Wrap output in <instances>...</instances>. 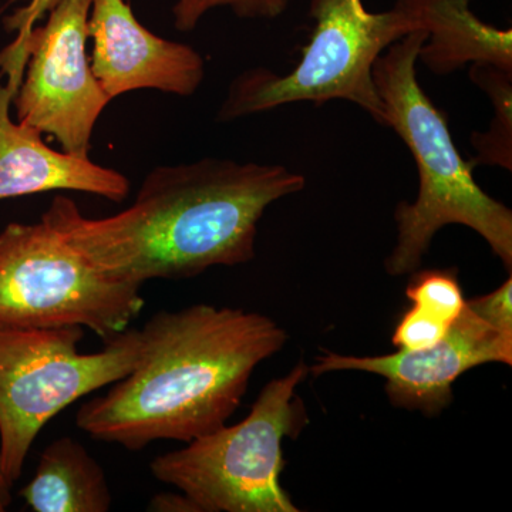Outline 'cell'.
<instances>
[{
	"instance_id": "ac0fdd59",
	"label": "cell",
	"mask_w": 512,
	"mask_h": 512,
	"mask_svg": "<svg viewBox=\"0 0 512 512\" xmlns=\"http://www.w3.org/2000/svg\"><path fill=\"white\" fill-rule=\"evenodd\" d=\"M56 2L57 0H30L28 6L16 10L6 19V29L15 30L18 35L28 33Z\"/></svg>"
},
{
	"instance_id": "6da1fadb",
	"label": "cell",
	"mask_w": 512,
	"mask_h": 512,
	"mask_svg": "<svg viewBox=\"0 0 512 512\" xmlns=\"http://www.w3.org/2000/svg\"><path fill=\"white\" fill-rule=\"evenodd\" d=\"M305 185L284 165L202 158L154 168L119 214L89 218L59 195L42 221L111 278L138 286L180 281L252 261L269 205Z\"/></svg>"
},
{
	"instance_id": "277c9868",
	"label": "cell",
	"mask_w": 512,
	"mask_h": 512,
	"mask_svg": "<svg viewBox=\"0 0 512 512\" xmlns=\"http://www.w3.org/2000/svg\"><path fill=\"white\" fill-rule=\"evenodd\" d=\"M308 375L301 360L266 384L244 420L154 458L151 474L187 495L198 512L301 511L281 484L282 444L308 423L295 393Z\"/></svg>"
},
{
	"instance_id": "3957f363",
	"label": "cell",
	"mask_w": 512,
	"mask_h": 512,
	"mask_svg": "<svg viewBox=\"0 0 512 512\" xmlns=\"http://www.w3.org/2000/svg\"><path fill=\"white\" fill-rule=\"evenodd\" d=\"M426 39L424 30L404 36L387 47L373 66L384 127L402 138L419 174L416 201L400 202L394 212L397 242L386 259L387 272L392 276L416 272L434 235L457 224L483 237L511 274L512 211L474 180L473 165L458 153L447 117L421 89L416 63Z\"/></svg>"
},
{
	"instance_id": "9a60e30c",
	"label": "cell",
	"mask_w": 512,
	"mask_h": 512,
	"mask_svg": "<svg viewBox=\"0 0 512 512\" xmlns=\"http://www.w3.org/2000/svg\"><path fill=\"white\" fill-rule=\"evenodd\" d=\"M406 296L412 301L413 308L447 325H453L466 306L456 269L417 272L407 285Z\"/></svg>"
},
{
	"instance_id": "2e32d148",
	"label": "cell",
	"mask_w": 512,
	"mask_h": 512,
	"mask_svg": "<svg viewBox=\"0 0 512 512\" xmlns=\"http://www.w3.org/2000/svg\"><path fill=\"white\" fill-rule=\"evenodd\" d=\"M291 0H177L174 26L180 32H191L197 28L208 10L228 6L241 18L274 19L281 16Z\"/></svg>"
},
{
	"instance_id": "5b68a950",
	"label": "cell",
	"mask_w": 512,
	"mask_h": 512,
	"mask_svg": "<svg viewBox=\"0 0 512 512\" xmlns=\"http://www.w3.org/2000/svg\"><path fill=\"white\" fill-rule=\"evenodd\" d=\"M311 40L298 64L285 74L251 69L231 83L218 120L231 121L298 101L345 100L362 107L384 126L383 103L373 66L387 47L417 32L404 3L369 12L363 0H311Z\"/></svg>"
},
{
	"instance_id": "8fae6325",
	"label": "cell",
	"mask_w": 512,
	"mask_h": 512,
	"mask_svg": "<svg viewBox=\"0 0 512 512\" xmlns=\"http://www.w3.org/2000/svg\"><path fill=\"white\" fill-rule=\"evenodd\" d=\"M0 84V200L49 191H77L123 202L130 192L126 175L93 163L89 156L56 151L43 134L10 117L22 77Z\"/></svg>"
},
{
	"instance_id": "52a82bcc",
	"label": "cell",
	"mask_w": 512,
	"mask_h": 512,
	"mask_svg": "<svg viewBox=\"0 0 512 512\" xmlns=\"http://www.w3.org/2000/svg\"><path fill=\"white\" fill-rule=\"evenodd\" d=\"M141 288L94 268L42 220L0 232V326H80L106 343L143 311Z\"/></svg>"
},
{
	"instance_id": "5bb4252c",
	"label": "cell",
	"mask_w": 512,
	"mask_h": 512,
	"mask_svg": "<svg viewBox=\"0 0 512 512\" xmlns=\"http://www.w3.org/2000/svg\"><path fill=\"white\" fill-rule=\"evenodd\" d=\"M470 79L477 84L491 101L494 117L485 133L476 131L471 136V146L476 157L470 161L478 165L512 170V72L490 63L471 64Z\"/></svg>"
},
{
	"instance_id": "ba28073f",
	"label": "cell",
	"mask_w": 512,
	"mask_h": 512,
	"mask_svg": "<svg viewBox=\"0 0 512 512\" xmlns=\"http://www.w3.org/2000/svg\"><path fill=\"white\" fill-rule=\"evenodd\" d=\"M92 0H57L43 26L18 35L13 47L25 70L12 103L18 123L55 137L64 153L89 156L94 127L110 104L87 55Z\"/></svg>"
},
{
	"instance_id": "30bf717a",
	"label": "cell",
	"mask_w": 512,
	"mask_h": 512,
	"mask_svg": "<svg viewBox=\"0 0 512 512\" xmlns=\"http://www.w3.org/2000/svg\"><path fill=\"white\" fill-rule=\"evenodd\" d=\"M87 28L93 74L110 100L134 90L190 97L200 89L205 76L200 53L144 28L127 0H92Z\"/></svg>"
},
{
	"instance_id": "9c48e42d",
	"label": "cell",
	"mask_w": 512,
	"mask_h": 512,
	"mask_svg": "<svg viewBox=\"0 0 512 512\" xmlns=\"http://www.w3.org/2000/svg\"><path fill=\"white\" fill-rule=\"evenodd\" d=\"M487 363L511 366L512 329L497 325L471 299L446 335L429 348L366 357L323 352L309 373L320 376L359 370L382 376L393 406L433 417L453 403V384L458 377Z\"/></svg>"
},
{
	"instance_id": "4fadbf2b",
	"label": "cell",
	"mask_w": 512,
	"mask_h": 512,
	"mask_svg": "<svg viewBox=\"0 0 512 512\" xmlns=\"http://www.w3.org/2000/svg\"><path fill=\"white\" fill-rule=\"evenodd\" d=\"M35 512H107L109 481L99 461L72 437H60L40 456L35 476L20 490Z\"/></svg>"
},
{
	"instance_id": "7a4b0ae2",
	"label": "cell",
	"mask_w": 512,
	"mask_h": 512,
	"mask_svg": "<svg viewBox=\"0 0 512 512\" xmlns=\"http://www.w3.org/2000/svg\"><path fill=\"white\" fill-rule=\"evenodd\" d=\"M138 332L133 370L76 414L84 433L128 451L163 440L190 443L224 427L256 367L288 340L268 316L207 303L157 312Z\"/></svg>"
},
{
	"instance_id": "7c38bea8",
	"label": "cell",
	"mask_w": 512,
	"mask_h": 512,
	"mask_svg": "<svg viewBox=\"0 0 512 512\" xmlns=\"http://www.w3.org/2000/svg\"><path fill=\"white\" fill-rule=\"evenodd\" d=\"M417 30L427 33L419 60L434 74H450L471 63H490L512 72V30L484 23L471 0H402Z\"/></svg>"
},
{
	"instance_id": "ffe728a7",
	"label": "cell",
	"mask_w": 512,
	"mask_h": 512,
	"mask_svg": "<svg viewBox=\"0 0 512 512\" xmlns=\"http://www.w3.org/2000/svg\"><path fill=\"white\" fill-rule=\"evenodd\" d=\"M10 501H12V491L6 487L2 473H0V511H5L6 507H9Z\"/></svg>"
},
{
	"instance_id": "d6986e66",
	"label": "cell",
	"mask_w": 512,
	"mask_h": 512,
	"mask_svg": "<svg viewBox=\"0 0 512 512\" xmlns=\"http://www.w3.org/2000/svg\"><path fill=\"white\" fill-rule=\"evenodd\" d=\"M153 512H198V508L187 495L181 493H160L151 498L147 507Z\"/></svg>"
},
{
	"instance_id": "8992f818",
	"label": "cell",
	"mask_w": 512,
	"mask_h": 512,
	"mask_svg": "<svg viewBox=\"0 0 512 512\" xmlns=\"http://www.w3.org/2000/svg\"><path fill=\"white\" fill-rule=\"evenodd\" d=\"M83 338L80 326H0V473L10 491L43 427L70 404L119 382L140 357L138 329L94 353L79 352Z\"/></svg>"
},
{
	"instance_id": "e0dca14e",
	"label": "cell",
	"mask_w": 512,
	"mask_h": 512,
	"mask_svg": "<svg viewBox=\"0 0 512 512\" xmlns=\"http://www.w3.org/2000/svg\"><path fill=\"white\" fill-rule=\"evenodd\" d=\"M450 326L412 306L397 323L392 343L404 350L429 348L446 335Z\"/></svg>"
}]
</instances>
